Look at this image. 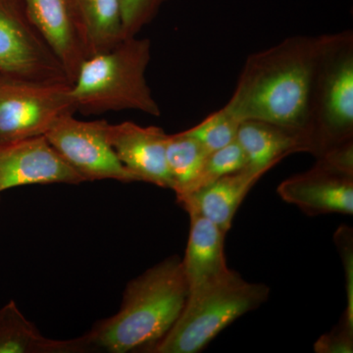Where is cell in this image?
Returning a JSON list of instances; mask_svg holds the SVG:
<instances>
[{"label": "cell", "mask_w": 353, "mask_h": 353, "mask_svg": "<svg viewBox=\"0 0 353 353\" xmlns=\"http://www.w3.org/2000/svg\"><path fill=\"white\" fill-rule=\"evenodd\" d=\"M321 36L290 37L246 58L225 108L241 121L271 123L303 137Z\"/></svg>", "instance_id": "cell-1"}, {"label": "cell", "mask_w": 353, "mask_h": 353, "mask_svg": "<svg viewBox=\"0 0 353 353\" xmlns=\"http://www.w3.org/2000/svg\"><path fill=\"white\" fill-rule=\"evenodd\" d=\"M189 292L182 259L168 257L128 284L119 311L85 334L88 343L111 353L150 352L175 324Z\"/></svg>", "instance_id": "cell-2"}, {"label": "cell", "mask_w": 353, "mask_h": 353, "mask_svg": "<svg viewBox=\"0 0 353 353\" xmlns=\"http://www.w3.org/2000/svg\"><path fill=\"white\" fill-rule=\"evenodd\" d=\"M150 59L152 41L137 36L83 60L70 90L76 111L83 115L122 110L161 115L146 80Z\"/></svg>", "instance_id": "cell-3"}, {"label": "cell", "mask_w": 353, "mask_h": 353, "mask_svg": "<svg viewBox=\"0 0 353 353\" xmlns=\"http://www.w3.org/2000/svg\"><path fill=\"white\" fill-rule=\"evenodd\" d=\"M321 38L306 131L307 152L316 158L353 141V32Z\"/></svg>", "instance_id": "cell-4"}, {"label": "cell", "mask_w": 353, "mask_h": 353, "mask_svg": "<svg viewBox=\"0 0 353 353\" xmlns=\"http://www.w3.org/2000/svg\"><path fill=\"white\" fill-rule=\"evenodd\" d=\"M270 289L231 270L217 282L189 292L170 331L150 350L154 353L201 352L216 336L268 299Z\"/></svg>", "instance_id": "cell-5"}, {"label": "cell", "mask_w": 353, "mask_h": 353, "mask_svg": "<svg viewBox=\"0 0 353 353\" xmlns=\"http://www.w3.org/2000/svg\"><path fill=\"white\" fill-rule=\"evenodd\" d=\"M71 87L0 74V145L44 136L62 116L75 114Z\"/></svg>", "instance_id": "cell-6"}, {"label": "cell", "mask_w": 353, "mask_h": 353, "mask_svg": "<svg viewBox=\"0 0 353 353\" xmlns=\"http://www.w3.org/2000/svg\"><path fill=\"white\" fill-rule=\"evenodd\" d=\"M0 74L72 85L64 67L28 18L24 0H0Z\"/></svg>", "instance_id": "cell-7"}, {"label": "cell", "mask_w": 353, "mask_h": 353, "mask_svg": "<svg viewBox=\"0 0 353 353\" xmlns=\"http://www.w3.org/2000/svg\"><path fill=\"white\" fill-rule=\"evenodd\" d=\"M108 126L105 120L81 121L76 119L74 114H66L44 136L85 182H138L114 152L109 141Z\"/></svg>", "instance_id": "cell-8"}, {"label": "cell", "mask_w": 353, "mask_h": 353, "mask_svg": "<svg viewBox=\"0 0 353 353\" xmlns=\"http://www.w3.org/2000/svg\"><path fill=\"white\" fill-rule=\"evenodd\" d=\"M85 182L46 136L0 145V192L22 185Z\"/></svg>", "instance_id": "cell-9"}, {"label": "cell", "mask_w": 353, "mask_h": 353, "mask_svg": "<svg viewBox=\"0 0 353 353\" xmlns=\"http://www.w3.org/2000/svg\"><path fill=\"white\" fill-rule=\"evenodd\" d=\"M278 194L309 216L352 215L353 173L317 159L312 168L283 181Z\"/></svg>", "instance_id": "cell-10"}, {"label": "cell", "mask_w": 353, "mask_h": 353, "mask_svg": "<svg viewBox=\"0 0 353 353\" xmlns=\"http://www.w3.org/2000/svg\"><path fill=\"white\" fill-rule=\"evenodd\" d=\"M108 138L121 163L138 182L172 190L166 161L168 134L162 128L139 126L129 121L109 124Z\"/></svg>", "instance_id": "cell-11"}, {"label": "cell", "mask_w": 353, "mask_h": 353, "mask_svg": "<svg viewBox=\"0 0 353 353\" xmlns=\"http://www.w3.org/2000/svg\"><path fill=\"white\" fill-rule=\"evenodd\" d=\"M26 13L37 31L75 81L85 50L76 29L69 0H24Z\"/></svg>", "instance_id": "cell-12"}, {"label": "cell", "mask_w": 353, "mask_h": 353, "mask_svg": "<svg viewBox=\"0 0 353 353\" xmlns=\"http://www.w3.org/2000/svg\"><path fill=\"white\" fill-rule=\"evenodd\" d=\"M266 173L267 171L254 170L248 166L176 199L189 215L202 216L227 234L241 202Z\"/></svg>", "instance_id": "cell-13"}, {"label": "cell", "mask_w": 353, "mask_h": 353, "mask_svg": "<svg viewBox=\"0 0 353 353\" xmlns=\"http://www.w3.org/2000/svg\"><path fill=\"white\" fill-rule=\"evenodd\" d=\"M189 241L182 259L190 292L217 282L231 272L225 256L226 234L202 216L192 214Z\"/></svg>", "instance_id": "cell-14"}, {"label": "cell", "mask_w": 353, "mask_h": 353, "mask_svg": "<svg viewBox=\"0 0 353 353\" xmlns=\"http://www.w3.org/2000/svg\"><path fill=\"white\" fill-rule=\"evenodd\" d=\"M236 139L254 170L268 172L290 154L306 152L301 134L263 121H241Z\"/></svg>", "instance_id": "cell-15"}, {"label": "cell", "mask_w": 353, "mask_h": 353, "mask_svg": "<svg viewBox=\"0 0 353 353\" xmlns=\"http://www.w3.org/2000/svg\"><path fill=\"white\" fill-rule=\"evenodd\" d=\"M69 2L85 57L112 50L125 39L120 0Z\"/></svg>", "instance_id": "cell-16"}, {"label": "cell", "mask_w": 353, "mask_h": 353, "mask_svg": "<svg viewBox=\"0 0 353 353\" xmlns=\"http://www.w3.org/2000/svg\"><path fill=\"white\" fill-rule=\"evenodd\" d=\"M92 348L87 336L70 341L46 338L12 301L0 309V353H76Z\"/></svg>", "instance_id": "cell-17"}, {"label": "cell", "mask_w": 353, "mask_h": 353, "mask_svg": "<svg viewBox=\"0 0 353 353\" xmlns=\"http://www.w3.org/2000/svg\"><path fill=\"white\" fill-rule=\"evenodd\" d=\"M209 152L203 145L185 131L168 134L166 161L172 181V190L176 197L196 189L197 181Z\"/></svg>", "instance_id": "cell-18"}, {"label": "cell", "mask_w": 353, "mask_h": 353, "mask_svg": "<svg viewBox=\"0 0 353 353\" xmlns=\"http://www.w3.org/2000/svg\"><path fill=\"white\" fill-rule=\"evenodd\" d=\"M241 123V121L224 106L185 132L196 139L209 152H212L236 141Z\"/></svg>", "instance_id": "cell-19"}, {"label": "cell", "mask_w": 353, "mask_h": 353, "mask_svg": "<svg viewBox=\"0 0 353 353\" xmlns=\"http://www.w3.org/2000/svg\"><path fill=\"white\" fill-rule=\"evenodd\" d=\"M246 167H248V159L243 148L236 139L224 148L209 153L197 181L196 189L222 176L243 170Z\"/></svg>", "instance_id": "cell-20"}, {"label": "cell", "mask_w": 353, "mask_h": 353, "mask_svg": "<svg viewBox=\"0 0 353 353\" xmlns=\"http://www.w3.org/2000/svg\"><path fill=\"white\" fill-rule=\"evenodd\" d=\"M168 0H120L124 38L137 37Z\"/></svg>", "instance_id": "cell-21"}, {"label": "cell", "mask_w": 353, "mask_h": 353, "mask_svg": "<svg viewBox=\"0 0 353 353\" xmlns=\"http://www.w3.org/2000/svg\"><path fill=\"white\" fill-rule=\"evenodd\" d=\"M334 243L340 252L345 269V287H347V305L343 316L353 324V234L352 229L341 226L334 236Z\"/></svg>", "instance_id": "cell-22"}, {"label": "cell", "mask_w": 353, "mask_h": 353, "mask_svg": "<svg viewBox=\"0 0 353 353\" xmlns=\"http://www.w3.org/2000/svg\"><path fill=\"white\" fill-rule=\"evenodd\" d=\"M317 353H352L353 324L343 315L340 323L331 332L323 334L314 345Z\"/></svg>", "instance_id": "cell-23"}]
</instances>
